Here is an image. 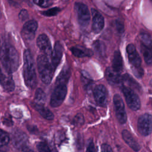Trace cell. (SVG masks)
Returning <instances> with one entry per match:
<instances>
[{
	"instance_id": "cell-1",
	"label": "cell",
	"mask_w": 152,
	"mask_h": 152,
	"mask_svg": "<svg viewBox=\"0 0 152 152\" xmlns=\"http://www.w3.org/2000/svg\"><path fill=\"white\" fill-rule=\"evenodd\" d=\"M0 59L2 66L7 73L15 72L19 66V55L14 46L4 43L0 51Z\"/></svg>"
},
{
	"instance_id": "cell-2",
	"label": "cell",
	"mask_w": 152,
	"mask_h": 152,
	"mask_svg": "<svg viewBox=\"0 0 152 152\" xmlns=\"http://www.w3.org/2000/svg\"><path fill=\"white\" fill-rule=\"evenodd\" d=\"M23 61V77L25 84L29 88L33 89L37 84L36 74L34 60L30 50H24Z\"/></svg>"
},
{
	"instance_id": "cell-3",
	"label": "cell",
	"mask_w": 152,
	"mask_h": 152,
	"mask_svg": "<svg viewBox=\"0 0 152 152\" xmlns=\"http://www.w3.org/2000/svg\"><path fill=\"white\" fill-rule=\"evenodd\" d=\"M37 65L42 81L46 84H49L52 80L55 68L49 62L48 57L44 54L39 55L37 58Z\"/></svg>"
},
{
	"instance_id": "cell-4",
	"label": "cell",
	"mask_w": 152,
	"mask_h": 152,
	"mask_svg": "<svg viewBox=\"0 0 152 152\" xmlns=\"http://www.w3.org/2000/svg\"><path fill=\"white\" fill-rule=\"evenodd\" d=\"M121 90L129 107L133 110H138L141 107V102L138 96L134 90L125 86H122Z\"/></svg>"
},
{
	"instance_id": "cell-5",
	"label": "cell",
	"mask_w": 152,
	"mask_h": 152,
	"mask_svg": "<svg viewBox=\"0 0 152 152\" xmlns=\"http://www.w3.org/2000/svg\"><path fill=\"white\" fill-rule=\"evenodd\" d=\"M67 93L65 84L56 85L51 95L50 104L53 107L59 106L64 102Z\"/></svg>"
},
{
	"instance_id": "cell-6",
	"label": "cell",
	"mask_w": 152,
	"mask_h": 152,
	"mask_svg": "<svg viewBox=\"0 0 152 152\" xmlns=\"http://www.w3.org/2000/svg\"><path fill=\"white\" fill-rule=\"evenodd\" d=\"M74 7L80 25L83 27H87L90 20V14L88 7L81 2H76Z\"/></svg>"
},
{
	"instance_id": "cell-7",
	"label": "cell",
	"mask_w": 152,
	"mask_h": 152,
	"mask_svg": "<svg viewBox=\"0 0 152 152\" xmlns=\"http://www.w3.org/2000/svg\"><path fill=\"white\" fill-rule=\"evenodd\" d=\"M138 130L143 136H147L152 132V115L144 113L141 115L137 123Z\"/></svg>"
},
{
	"instance_id": "cell-8",
	"label": "cell",
	"mask_w": 152,
	"mask_h": 152,
	"mask_svg": "<svg viewBox=\"0 0 152 152\" xmlns=\"http://www.w3.org/2000/svg\"><path fill=\"white\" fill-rule=\"evenodd\" d=\"M113 104L116 118L121 124H124L126 122V113L125 109V105L122 97L118 94L113 96Z\"/></svg>"
},
{
	"instance_id": "cell-9",
	"label": "cell",
	"mask_w": 152,
	"mask_h": 152,
	"mask_svg": "<svg viewBox=\"0 0 152 152\" xmlns=\"http://www.w3.org/2000/svg\"><path fill=\"white\" fill-rule=\"evenodd\" d=\"M37 26V21L33 20H29L24 24L21 31V35L24 42H28L33 40Z\"/></svg>"
},
{
	"instance_id": "cell-10",
	"label": "cell",
	"mask_w": 152,
	"mask_h": 152,
	"mask_svg": "<svg viewBox=\"0 0 152 152\" xmlns=\"http://www.w3.org/2000/svg\"><path fill=\"white\" fill-rule=\"evenodd\" d=\"M107 93L106 87L102 84L95 87L93 90V96L96 103L102 107H104L107 104Z\"/></svg>"
},
{
	"instance_id": "cell-11",
	"label": "cell",
	"mask_w": 152,
	"mask_h": 152,
	"mask_svg": "<svg viewBox=\"0 0 152 152\" xmlns=\"http://www.w3.org/2000/svg\"><path fill=\"white\" fill-rule=\"evenodd\" d=\"M37 46L40 50V51L48 57L50 56L52 54V48L50 42L49 37L45 34L39 35L36 41Z\"/></svg>"
},
{
	"instance_id": "cell-12",
	"label": "cell",
	"mask_w": 152,
	"mask_h": 152,
	"mask_svg": "<svg viewBox=\"0 0 152 152\" xmlns=\"http://www.w3.org/2000/svg\"><path fill=\"white\" fill-rule=\"evenodd\" d=\"M28 138L27 135L21 131H16L12 135V142L16 148L22 151L27 150Z\"/></svg>"
},
{
	"instance_id": "cell-13",
	"label": "cell",
	"mask_w": 152,
	"mask_h": 152,
	"mask_svg": "<svg viewBox=\"0 0 152 152\" xmlns=\"http://www.w3.org/2000/svg\"><path fill=\"white\" fill-rule=\"evenodd\" d=\"M126 52L128 56V60L131 64L132 67H140L141 64V59L136 50L133 44H129L126 46Z\"/></svg>"
},
{
	"instance_id": "cell-14",
	"label": "cell",
	"mask_w": 152,
	"mask_h": 152,
	"mask_svg": "<svg viewBox=\"0 0 152 152\" xmlns=\"http://www.w3.org/2000/svg\"><path fill=\"white\" fill-rule=\"evenodd\" d=\"M93 17L92 30L95 33H99L103 28L104 22L102 15L96 10L92 8L91 10Z\"/></svg>"
},
{
	"instance_id": "cell-15",
	"label": "cell",
	"mask_w": 152,
	"mask_h": 152,
	"mask_svg": "<svg viewBox=\"0 0 152 152\" xmlns=\"http://www.w3.org/2000/svg\"><path fill=\"white\" fill-rule=\"evenodd\" d=\"M62 54L63 48L59 42H56L54 45V48L50 56L51 63L55 69L60 63V61L62 57Z\"/></svg>"
},
{
	"instance_id": "cell-16",
	"label": "cell",
	"mask_w": 152,
	"mask_h": 152,
	"mask_svg": "<svg viewBox=\"0 0 152 152\" xmlns=\"http://www.w3.org/2000/svg\"><path fill=\"white\" fill-rule=\"evenodd\" d=\"M0 84L7 91H12L15 88L14 80L11 75V74H5L2 71L0 67Z\"/></svg>"
},
{
	"instance_id": "cell-17",
	"label": "cell",
	"mask_w": 152,
	"mask_h": 152,
	"mask_svg": "<svg viewBox=\"0 0 152 152\" xmlns=\"http://www.w3.org/2000/svg\"><path fill=\"white\" fill-rule=\"evenodd\" d=\"M123 140L134 151H138L140 150L141 146L139 143L135 140L132 134L126 129H124L122 132Z\"/></svg>"
},
{
	"instance_id": "cell-18",
	"label": "cell",
	"mask_w": 152,
	"mask_h": 152,
	"mask_svg": "<svg viewBox=\"0 0 152 152\" xmlns=\"http://www.w3.org/2000/svg\"><path fill=\"white\" fill-rule=\"evenodd\" d=\"M120 72L115 71L112 67H107L105 71V77L111 84H118L122 81Z\"/></svg>"
},
{
	"instance_id": "cell-19",
	"label": "cell",
	"mask_w": 152,
	"mask_h": 152,
	"mask_svg": "<svg viewBox=\"0 0 152 152\" xmlns=\"http://www.w3.org/2000/svg\"><path fill=\"white\" fill-rule=\"evenodd\" d=\"M32 106L33 108L45 119L48 120H52L54 118V115L52 112L49 110L43 104H39L37 103H32Z\"/></svg>"
},
{
	"instance_id": "cell-20",
	"label": "cell",
	"mask_w": 152,
	"mask_h": 152,
	"mask_svg": "<svg viewBox=\"0 0 152 152\" xmlns=\"http://www.w3.org/2000/svg\"><path fill=\"white\" fill-rule=\"evenodd\" d=\"M71 75V70L68 66H64L58 76L55 84H66Z\"/></svg>"
},
{
	"instance_id": "cell-21",
	"label": "cell",
	"mask_w": 152,
	"mask_h": 152,
	"mask_svg": "<svg viewBox=\"0 0 152 152\" xmlns=\"http://www.w3.org/2000/svg\"><path fill=\"white\" fill-rule=\"evenodd\" d=\"M71 51L72 54L78 58H82L85 56H91L93 55V52L91 50L86 49L83 46H77L72 47L71 48Z\"/></svg>"
},
{
	"instance_id": "cell-22",
	"label": "cell",
	"mask_w": 152,
	"mask_h": 152,
	"mask_svg": "<svg viewBox=\"0 0 152 152\" xmlns=\"http://www.w3.org/2000/svg\"><path fill=\"white\" fill-rule=\"evenodd\" d=\"M112 68L118 72H121L123 69L122 58L119 50H116L114 52L112 59Z\"/></svg>"
},
{
	"instance_id": "cell-23",
	"label": "cell",
	"mask_w": 152,
	"mask_h": 152,
	"mask_svg": "<svg viewBox=\"0 0 152 152\" xmlns=\"http://www.w3.org/2000/svg\"><path fill=\"white\" fill-rule=\"evenodd\" d=\"M122 80L125 82L129 87L132 90H137L138 91L141 90L140 85L129 74H125L122 77Z\"/></svg>"
},
{
	"instance_id": "cell-24",
	"label": "cell",
	"mask_w": 152,
	"mask_h": 152,
	"mask_svg": "<svg viewBox=\"0 0 152 152\" xmlns=\"http://www.w3.org/2000/svg\"><path fill=\"white\" fill-rule=\"evenodd\" d=\"M144 59L147 65L151 66L152 65V50L147 46L142 45L141 48Z\"/></svg>"
},
{
	"instance_id": "cell-25",
	"label": "cell",
	"mask_w": 152,
	"mask_h": 152,
	"mask_svg": "<svg viewBox=\"0 0 152 152\" xmlns=\"http://www.w3.org/2000/svg\"><path fill=\"white\" fill-rule=\"evenodd\" d=\"M46 99V94L42 89L38 88L35 92L34 102L44 104Z\"/></svg>"
},
{
	"instance_id": "cell-26",
	"label": "cell",
	"mask_w": 152,
	"mask_h": 152,
	"mask_svg": "<svg viewBox=\"0 0 152 152\" xmlns=\"http://www.w3.org/2000/svg\"><path fill=\"white\" fill-rule=\"evenodd\" d=\"M140 37L142 44L152 50V40L150 34L145 32H141L140 34Z\"/></svg>"
},
{
	"instance_id": "cell-27",
	"label": "cell",
	"mask_w": 152,
	"mask_h": 152,
	"mask_svg": "<svg viewBox=\"0 0 152 152\" xmlns=\"http://www.w3.org/2000/svg\"><path fill=\"white\" fill-rule=\"evenodd\" d=\"M10 142V137L7 132L0 129V148L6 146Z\"/></svg>"
},
{
	"instance_id": "cell-28",
	"label": "cell",
	"mask_w": 152,
	"mask_h": 152,
	"mask_svg": "<svg viewBox=\"0 0 152 152\" xmlns=\"http://www.w3.org/2000/svg\"><path fill=\"white\" fill-rule=\"evenodd\" d=\"M93 47L97 53L101 56L104 55L105 52V48L104 44L102 42L99 40L96 41L93 44Z\"/></svg>"
},
{
	"instance_id": "cell-29",
	"label": "cell",
	"mask_w": 152,
	"mask_h": 152,
	"mask_svg": "<svg viewBox=\"0 0 152 152\" xmlns=\"http://www.w3.org/2000/svg\"><path fill=\"white\" fill-rule=\"evenodd\" d=\"M81 81L82 83L85 88H87L91 83L92 80L90 79V77L88 75V74L84 72L83 71L81 73Z\"/></svg>"
},
{
	"instance_id": "cell-30",
	"label": "cell",
	"mask_w": 152,
	"mask_h": 152,
	"mask_svg": "<svg viewBox=\"0 0 152 152\" xmlns=\"http://www.w3.org/2000/svg\"><path fill=\"white\" fill-rule=\"evenodd\" d=\"M72 123L75 126H80L83 125L84 123V118L83 114L78 113L77 115H76L73 119Z\"/></svg>"
},
{
	"instance_id": "cell-31",
	"label": "cell",
	"mask_w": 152,
	"mask_h": 152,
	"mask_svg": "<svg viewBox=\"0 0 152 152\" xmlns=\"http://www.w3.org/2000/svg\"><path fill=\"white\" fill-rule=\"evenodd\" d=\"M37 148L39 151H50V147L46 142H39L37 144Z\"/></svg>"
},
{
	"instance_id": "cell-32",
	"label": "cell",
	"mask_w": 152,
	"mask_h": 152,
	"mask_svg": "<svg viewBox=\"0 0 152 152\" xmlns=\"http://www.w3.org/2000/svg\"><path fill=\"white\" fill-rule=\"evenodd\" d=\"M59 11H60V9L59 8L55 7V8H51L50 10H48L46 11H44L43 12H42V14L44 15L50 17V16L56 15L59 12Z\"/></svg>"
},
{
	"instance_id": "cell-33",
	"label": "cell",
	"mask_w": 152,
	"mask_h": 152,
	"mask_svg": "<svg viewBox=\"0 0 152 152\" xmlns=\"http://www.w3.org/2000/svg\"><path fill=\"white\" fill-rule=\"evenodd\" d=\"M33 1L41 7H48L51 5L50 0H33Z\"/></svg>"
},
{
	"instance_id": "cell-34",
	"label": "cell",
	"mask_w": 152,
	"mask_h": 152,
	"mask_svg": "<svg viewBox=\"0 0 152 152\" xmlns=\"http://www.w3.org/2000/svg\"><path fill=\"white\" fill-rule=\"evenodd\" d=\"M132 72H134V75L138 77V78H141L144 74V71L142 68L140 66V67H132Z\"/></svg>"
},
{
	"instance_id": "cell-35",
	"label": "cell",
	"mask_w": 152,
	"mask_h": 152,
	"mask_svg": "<svg viewBox=\"0 0 152 152\" xmlns=\"http://www.w3.org/2000/svg\"><path fill=\"white\" fill-rule=\"evenodd\" d=\"M115 26L118 32L120 34H122L124 31V25L123 23L119 20H117L115 21Z\"/></svg>"
},
{
	"instance_id": "cell-36",
	"label": "cell",
	"mask_w": 152,
	"mask_h": 152,
	"mask_svg": "<svg viewBox=\"0 0 152 152\" xmlns=\"http://www.w3.org/2000/svg\"><path fill=\"white\" fill-rule=\"evenodd\" d=\"M18 17H19V18L21 21H25L28 17V14L27 11L24 10V9L21 10V11L19 13Z\"/></svg>"
},
{
	"instance_id": "cell-37",
	"label": "cell",
	"mask_w": 152,
	"mask_h": 152,
	"mask_svg": "<svg viewBox=\"0 0 152 152\" xmlns=\"http://www.w3.org/2000/svg\"><path fill=\"white\" fill-rule=\"evenodd\" d=\"M101 150L102 151L104 152H112L113 151V150L112 149L111 147L107 144H103L101 146Z\"/></svg>"
},
{
	"instance_id": "cell-38",
	"label": "cell",
	"mask_w": 152,
	"mask_h": 152,
	"mask_svg": "<svg viewBox=\"0 0 152 152\" xmlns=\"http://www.w3.org/2000/svg\"><path fill=\"white\" fill-rule=\"evenodd\" d=\"M95 147L93 143V141L92 140H90L88 141L87 148V151H95Z\"/></svg>"
},
{
	"instance_id": "cell-39",
	"label": "cell",
	"mask_w": 152,
	"mask_h": 152,
	"mask_svg": "<svg viewBox=\"0 0 152 152\" xmlns=\"http://www.w3.org/2000/svg\"><path fill=\"white\" fill-rule=\"evenodd\" d=\"M4 123L5 125L7 126H10L12 125V121H11V119L8 118L4 119Z\"/></svg>"
},
{
	"instance_id": "cell-40",
	"label": "cell",
	"mask_w": 152,
	"mask_h": 152,
	"mask_svg": "<svg viewBox=\"0 0 152 152\" xmlns=\"http://www.w3.org/2000/svg\"><path fill=\"white\" fill-rule=\"evenodd\" d=\"M150 84H151V86H152V79H151V80L150 81Z\"/></svg>"
},
{
	"instance_id": "cell-41",
	"label": "cell",
	"mask_w": 152,
	"mask_h": 152,
	"mask_svg": "<svg viewBox=\"0 0 152 152\" xmlns=\"http://www.w3.org/2000/svg\"><path fill=\"white\" fill-rule=\"evenodd\" d=\"M1 16H2V14H1V12H0V18H1Z\"/></svg>"
},
{
	"instance_id": "cell-42",
	"label": "cell",
	"mask_w": 152,
	"mask_h": 152,
	"mask_svg": "<svg viewBox=\"0 0 152 152\" xmlns=\"http://www.w3.org/2000/svg\"><path fill=\"white\" fill-rule=\"evenodd\" d=\"M150 1H151V2H152V0H150Z\"/></svg>"
},
{
	"instance_id": "cell-43",
	"label": "cell",
	"mask_w": 152,
	"mask_h": 152,
	"mask_svg": "<svg viewBox=\"0 0 152 152\" xmlns=\"http://www.w3.org/2000/svg\"><path fill=\"white\" fill-rule=\"evenodd\" d=\"M0 43H1V40H0Z\"/></svg>"
},
{
	"instance_id": "cell-44",
	"label": "cell",
	"mask_w": 152,
	"mask_h": 152,
	"mask_svg": "<svg viewBox=\"0 0 152 152\" xmlns=\"http://www.w3.org/2000/svg\"><path fill=\"white\" fill-rule=\"evenodd\" d=\"M151 103H152V102H151Z\"/></svg>"
}]
</instances>
